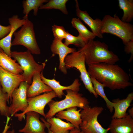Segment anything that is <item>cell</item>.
Returning <instances> with one entry per match:
<instances>
[{
  "label": "cell",
  "mask_w": 133,
  "mask_h": 133,
  "mask_svg": "<svg viewBox=\"0 0 133 133\" xmlns=\"http://www.w3.org/2000/svg\"><path fill=\"white\" fill-rule=\"evenodd\" d=\"M88 66L89 76L112 90L123 89L133 85L128 74L118 65L100 63Z\"/></svg>",
  "instance_id": "cell-1"
},
{
  "label": "cell",
  "mask_w": 133,
  "mask_h": 133,
  "mask_svg": "<svg viewBox=\"0 0 133 133\" xmlns=\"http://www.w3.org/2000/svg\"><path fill=\"white\" fill-rule=\"evenodd\" d=\"M40 72H36L33 75L31 84L28 87L27 91L28 98L35 97L43 93H48L52 90L49 86L42 80Z\"/></svg>",
  "instance_id": "cell-18"
},
{
  "label": "cell",
  "mask_w": 133,
  "mask_h": 133,
  "mask_svg": "<svg viewBox=\"0 0 133 133\" xmlns=\"http://www.w3.org/2000/svg\"><path fill=\"white\" fill-rule=\"evenodd\" d=\"M118 6L123 11L121 20L125 22L129 23L133 18V0H118Z\"/></svg>",
  "instance_id": "cell-25"
},
{
  "label": "cell",
  "mask_w": 133,
  "mask_h": 133,
  "mask_svg": "<svg viewBox=\"0 0 133 133\" xmlns=\"http://www.w3.org/2000/svg\"><path fill=\"white\" fill-rule=\"evenodd\" d=\"M49 0H26L22 1V7L23 8V13L24 16L23 18L27 19L30 12L32 10L33 11V15L36 16L38 9L44 3H47Z\"/></svg>",
  "instance_id": "cell-23"
},
{
  "label": "cell",
  "mask_w": 133,
  "mask_h": 133,
  "mask_svg": "<svg viewBox=\"0 0 133 133\" xmlns=\"http://www.w3.org/2000/svg\"><path fill=\"white\" fill-rule=\"evenodd\" d=\"M75 2L77 16L89 26L91 29V32L96 37L103 38L102 34L101 33V20L99 18L93 19L86 11H82L80 9L77 0H75Z\"/></svg>",
  "instance_id": "cell-15"
},
{
  "label": "cell",
  "mask_w": 133,
  "mask_h": 133,
  "mask_svg": "<svg viewBox=\"0 0 133 133\" xmlns=\"http://www.w3.org/2000/svg\"><path fill=\"white\" fill-rule=\"evenodd\" d=\"M46 121L50 125V130L54 133H68L75 128L71 123L66 122L58 117L48 118Z\"/></svg>",
  "instance_id": "cell-22"
},
{
  "label": "cell",
  "mask_w": 133,
  "mask_h": 133,
  "mask_svg": "<svg viewBox=\"0 0 133 133\" xmlns=\"http://www.w3.org/2000/svg\"><path fill=\"white\" fill-rule=\"evenodd\" d=\"M23 81L24 78L21 74L13 73L0 66V84L3 91L8 95L9 101L10 99L11 102L12 92L18 86L21 82Z\"/></svg>",
  "instance_id": "cell-11"
},
{
  "label": "cell",
  "mask_w": 133,
  "mask_h": 133,
  "mask_svg": "<svg viewBox=\"0 0 133 133\" xmlns=\"http://www.w3.org/2000/svg\"><path fill=\"white\" fill-rule=\"evenodd\" d=\"M15 131L14 130H12V131H7L5 133H15Z\"/></svg>",
  "instance_id": "cell-35"
},
{
  "label": "cell",
  "mask_w": 133,
  "mask_h": 133,
  "mask_svg": "<svg viewBox=\"0 0 133 133\" xmlns=\"http://www.w3.org/2000/svg\"><path fill=\"white\" fill-rule=\"evenodd\" d=\"M26 114V122L24 127L20 129L19 132L23 133H46L45 123L40 121V115L34 112H30Z\"/></svg>",
  "instance_id": "cell-13"
},
{
  "label": "cell",
  "mask_w": 133,
  "mask_h": 133,
  "mask_svg": "<svg viewBox=\"0 0 133 133\" xmlns=\"http://www.w3.org/2000/svg\"><path fill=\"white\" fill-rule=\"evenodd\" d=\"M124 51L128 54L131 53V57L128 60L130 62L133 58V40H131L125 45Z\"/></svg>",
  "instance_id": "cell-31"
},
{
  "label": "cell",
  "mask_w": 133,
  "mask_h": 133,
  "mask_svg": "<svg viewBox=\"0 0 133 133\" xmlns=\"http://www.w3.org/2000/svg\"><path fill=\"white\" fill-rule=\"evenodd\" d=\"M27 19H20L17 15H14L9 18L8 22L11 26V30L6 36L0 40V48L8 56H11V40L13 35L17 29L25 23Z\"/></svg>",
  "instance_id": "cell-12"
},
{
  "label": "cell",
  "mask_w": 133,
  "mask_h": 133,
  "mask_svg": "<svg viewBox=\"0 0 133 133\" xmlns=\"http://www.w3.org/2000/svg\"><path fill=\"white\" fill-rule=\"evenodd\" d=\"M11 29L10 25L7 26H4L0 24V40L6 36L9 33Z\"/></svg>",
  "instance_id": "cell-32"
},
{
  "label": "cell",
  "mask_w": 133,
  "mask_h": 133,
  "mask_svg": "<svg viewBox=\"0 0 133 133\" xmlns=\"http://www.w3.org/2000/svg\"><path fill=\"white\" fill-rule=\"evenodd\" d=\"M14 38L11 42V46L21 45L32 54H40L41 50L36 39L33 24L28 19L19 30L14 33Z\"/></svg>",
  "instance_id": "cell-7"
},
{
  "label": "cell",
  "mask_w": 133,
  "mask_h": 133,
  "mask_svg": "<svg viewBox=\"0 0 133 133\" xmlns=\"http://www.w3.org/2000/svg\"><path fill=\"white\" fill-rule=\"evenodd\" d=\"M79 50L84 54L88 66L100 63L115 64L119 60L118 56L109 50L105 43L98 41L90 40Z\"/></svg>",
  "instance_id": "cell-2"
},
{
  "label": "cell",
  "mask_w": 133,
  "mask_h": 133,
  "mask_svg": "<svg viewBox=\"0 0 133 133\" xmlns=\"http://www.w3.org/2000/svg\"><path fill=\"white\" fill-rule=\"evenodd\" d=\"M67 69L71 67L76 68L80 73V78L86 89L96 98L98 96L94 91L90 78L86 69L85 56L84 53L79 50L68 55L65 59Z\"/></svg>",
  "instance_id": "cell-8"
},
{
  "label": "cell",
  "mask_w": 133,
  "mask_h": 133,
  "mask_svg": "<svg viewBox=\"0 0 133 133\" xmlns=\"http://www.w3.org/2000/svg\"><path fill=\"white\" fill-rule=\"evenodd\" d=\"M40 77L43 82L50 87L55 92L57 97L59 98H62L63 95V91L64 90L70 89L78 92L80 89L81 83L77 78L75 79L71 85L65 86L61 85L59 82L56 81L54 78L50 79L46 78L43 75V71L41 72Z\"/></svg>",
  "instance_id": "cell-17"
},
{
  "label": "cell",
  "mask_w": 133,
  "mask_h": 133,
  "mask_svg": "<svg viewBox=\"0 0 133 133\" xmlns=\"http://www.w3.org/2000/svg\"><path fill=\"white\" fill-rule=\"evenodd\" d=\"M31 53L28 50L24 52L11 51V57L16 60L23 71L21 74L24 81L30 85L32 83L33 76L36 72L43 71L45 66V62L41 64L37 63L35 60Z\"/></svg>",
  "instance_id": "cell-6"
},
{
  "label": "cell",
  "mask_w": 133,
  "mask_h": 133,
  "mask_svg": "<svg viewBox=\"0 0 133 133\" xmlns=\"http://www.w3.org/2000/svg\"><path fill=\"white\" fill-rule=\"evenodd\" d=\"M30 85L27 82L22 81L12 92L11 103L9 106L11 117L18 111L24 112L27 108L28 105L27 91Z\"/></svg>",
  "instance_id": "cell-10"
},
{
  "label": "cell",
  "mask_w": 133,
  "mask_h": 133,
  "mask_svg": "<svg viewBox=\"0 0 133 133\" xmlns=\"http://www.w3.org/2000/svg\"><path fill=\"white\" fill-rule=\"evenodd\" d=\"M9 103L7 94L2 90L0 84V113L1 115L7 117V121H9L11 117L9 107L7 103Z\"/></svg>",
  "instance_id": "cell-28"
},
{
  "label": "cell",
  "mask_w": 133,
  "mask_h": 133,
  "mask_svg": "<svg viewBox=\"0 0 133 133\" xmlns=\"http://www.w3.org/2000/svg\"><path fill=\"white\" fill-rule=\"evenodd\" d=\"M2 49L1 48H0V51Z\"/></svg>",
  "instance_id": "cell-37"
},
{
  "label": "cell",
  "mask_w": 133,
  "mask_h": 133,
  "mask_svg": "<svg viewBox=\"0 0 133 133\" xmlns=\"http://www.w3.org/2000/svg\"><path fill=\"white\" fill-rule=\"evenodd\" d=\"M90 77L95 93L98 96H100L104 99L107 108L110 113H112L114 110V103L108 99L105 95L104 90L105 85L98 82L95 78L90 76Z\"/></svg>",
  "instance_id": "cell-26"
},
{
  "label": "cell",
  "mask_w": 133,
  "mask_h": 133,
  "mask_svg": "<svg viewBox=\"0 0 133 133\" xmlns=\"http://www.w3.org/2000/svg\"><path fill=\"white\" fill-rule=\"evenodd\" d=\"M52 31L54 38L62 41L65 39L67 33L63 26L55 25L52 26Z\"/></svg>",
  "instance_id": "cell-30"
},
{
  "label": "cell",
  "mask_w": 133,
  "mask_h": 133,
  "mask_svg": "<svg viewBox=\"0 0 133 133\" xmlns=\"http://www.w3.org/2000/svg\"><path fill=\"white\" fill-rule=\"evenodd\" d=\"M71 23L72 26L77 30L79 34L86 43L90 40H94L96 37L91 32L87 29L79 18H73Z\"/></svg>",
  "instance_id": "cell-24"
},
{
  "label": "cell",
  "mask_w": 133,
  "mask_h": 133,
  "mask_svg": "<svg viewBox=\"0 0 133 133\" xmlns=\"http://www.w3.org/2000/svg\"><path fill=\"white\" fill-rule=\"evenodd\" d=\"M64 43L67 46L73 44L81 48H83L86 44L80 35L79 34L77 36H75L69 33L68 31H67Z\"/></svg>",
  "instance_id": "cell-29"
},
{
  "label": "cell",
  "mask_w": 133,
  "mask_h": 133,
  "mask_svg": "<svg viewBox=\"0 0 133 133\" xmlns=\"http://www.w3.org/2000/svg\"><path fill=\"white\" fill-rule=\"evenodd\" d=\"M52 52L59 55V69L64 74L67 73V69L65 66V59L68 54L76 51L74 48H69L62 41L54 38L50 46Z\"/></svg>",
  "instance_id": "cell-14"
},
{
  "label": "cell",
  "mask_w": 133,
  "mask_h": 133,
  "mask_svg": "<svg viewBox=\"0 0 133 133\" xmlns=\"http://www.w3.org/2000/svg\"><path fill=\"white\" fill-rule=\"evenodd\" d=\"M40 119L42 121L44 122L45 124L46 127L48 129V133H54L51 131L49 129L50 125L48 122L45 120V119L43 117H41ZM81 131V130L80 129H78L75 128L73 130L71 131L68 133H79Z\"/></svg>",
  "instance_id": "cell-33"
},
{
  "label": "cell",
  "mask_w": 133,
  "mask_h": 133,
  "mask_svg": "<svg viewBox=\"0 0 133 133\" xmlns=\"http://www.w3.org/2000/svg\"><path fill=\"white\" fill-rule=\"evenodd\" d=\"M108 128L110 133H133V118L128 114L122 118H112Z\"/></svg>",
  "instance_id": "cell-16"
},
{
  "label": "cell",
  "mask_w": 133,
  "mask_h": 133,
  "mask_svg": "<svg viewBox=\"0 0 133 133\" xmlns=\"http://www.w3.org/2000/svg\"><path fill=\"white\" fill-rule=\"evenodd\" d=\"M0 66L15 74H19L23 72L21 67L16 62V60L5 53L2 50L0 51Z\"/></svg>",
  "instance_id": "cell-21"
},
{
  "label": "cell",
  "mask_w": 133,
  "mask_h": 133,
  "mask_svg": "<svg viewBox=\"0 0 133 133\" xmlns=\"http://www.w3.org/2000/svg\"><path fill=\"white\" fill-rule=\"evenodd\" d=\"M102 107H91L88 105L80 112L82 122L79 128L84 133H108L110 129H105L98 120L99 116L102 112Z\"/></svg>",
  "instance_id": "cell-5"
},
{
  "label": "cell",
  "mask_w": 133,
  "mask_h": 133,
  "mask_svg": "<svg viewBox=\"0 0 133 133\" xmlns=\"http://www.w3.org/2000/svg\"><path fill=\"white\" fill-rule=\"evenodd\" d=\"M68 0H50L45 4H43L39 8V9H54L60 11L62 13L67 15L68 12L66 4Z\"/></svg>",
  "instance_id": "cell-27"
},
{
  "label": "cell",
  "mask_w": 133,
  "mask_h": 133,
  "mask_svg": "<svg viewBox=\"0 0 133 133\" xmlns=\"http://www.w3.org/2000/svg\"><path fill=\"white\" fill-rule=\"evenodd\" d=\"M102 21L101 33H109L121 39L124 45L133 40V26L122 21L116 15L113 17L106 15Z\"/></svg>",
  "instance_id": "cell-3"
},
{
  "label": "cell",
  "mask_w": 133,
  "mask_h": 133,
  "mask_svg": "<svg viewBox=\"0 0 133 133\" xmlns=\"http://www.w3.org/2000/svg\"><path fill=\"white\" fill-rule=\"evenodd\" d=\"M128 112L129 113V115H130L133 118V107L129 110Z\"/></svg>",
  "instance_id": "cell-34"
},
{
  "label": "cell",
  "mask_w": 133,
  "mask_h": 133,
  "mask_svg": "<svg viewBox=\"0 0 133 133\" xmlns=\"http://www.w3.org/2000/svg\"><path fill=\"white\" fill-rule=\"evenodd\" d=\"M81 109L78 110L77 107H74L57 113L56 116L60 119H65L69 122L74 126L75 128L80 129L79 126L81 123L82 119Z\"/></svg>",
  "instance_id": "cell-20"
},
{
  "label": "cell",
  "mask_w": 133,
  "mask_h": 133,
  "mask_svg": "<svg viewBox=\"0 0 133 133\" xmlns=\"http://www.w3.org/2000/svg\"><path fill=\"white\" fill-rule=\"evenodd\" d=\"M133 100V93L131 92L124 99H120L118 98L113 99L112 102L114 103V112L112 118H121L124 117L128 114L127 111L131 106Z\"/></svg>",
  "instance_id": "cell-19"
},
{
  "label": "cell",
  "mask_w": 133,
  "mask_h": 133,
  "mask_svg": "<svg viewBox=\"0 0 133 133\" xmlns=\"http://www.w3.org/2000/svg\"><path fill=\"white\" fill-rule=\"evenodd\" d=\"M79 133H84L82 131H81Z\"/></svg>",
  "instance_id": "cell-36"
},
{
  "label": "cell",
  "mask_w": 133,
  "mask_h": 133,
  "mask_svg": "<svg viewBox=\"0 0 133 133\" xmlns=\"http://www.w3.org/2000/svg\"><path fill=\"white\" fill-rule=\"evenodd\" d=\"M66 90V94L64 99L59 101L52 100L48 104L49 109L46 114L45 119L52 117L58 112L70 107H76L83 109L89 105L90 102L88 100L78 92L70 89Z\"/></svg>",
  "instance_id": "cell-4"
},
{
  "label": "cell",
  "mask_w": 133,
  "mask_h": 133,
  "mask_svg": "<svg viewBox=\"0 0 133 133\" xmlns=\"http://www.w3.org/2000/svg\"><path fill=\"white\" fill-rule=\"evenodd\" d=\"M56 97L55 92L52 90L35 97L28 98V105L25 110L20 113H16L14 116L17 117L18 120L21 121L27 113L33 111L38 113L45 117L46 114L44 109L46 105L53 98Z\"/></svg>",
  "instance_id": "cell-9"
}]
</instances>
